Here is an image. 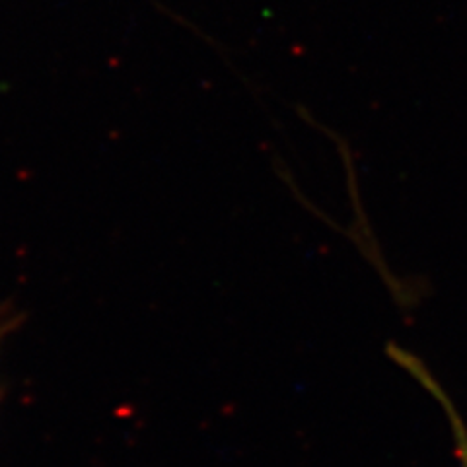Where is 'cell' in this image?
Masks as SVG:
<instances>
[{
  "instance_id": "obj_2",
  "label": "cell",
  "mask_w": 467,
  "mask_h": 467,
  "mask_svg": "<svg viewBox=\"0 0 467 467\" xmlns=\"http://www.w3.org/2000/svg\"><path fill=\"white\" fill-rule=\"evenodd\" d=\"M8 327H10V324H6V321L0 319V339L5 337V333H6V329H8Z\"/></svg>"
},
{
  "instance_id": "obj_1",
  "label": "cell",
  "mask_w": 467,
  "mask_h": 467,
  "mask_svg": "<svg viewBox=\"0 0 467 467\" xmlns=\"http://www.w3.org/2000/svg\"><path fill=\"white\" fill-rule=\"evenodd\" d=\"M389 353L393 355V358H396L401 364L403 368H407L409 372H411L419 379V382L425 386L438 401L442 403L444 411L448 415V420H450L451 432H454V441H456V448H458V458L462 462V467H467V429H465V425L462 422V417L456 411V407L450 403L444 389L434 382V378L431 376V372L425 367H422V364L415 357H411L409 353H405V350H400L396 347H389Z\"/></svg>"
}]
</instances>
